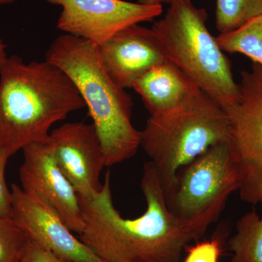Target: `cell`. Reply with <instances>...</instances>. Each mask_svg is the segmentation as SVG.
<instances>
[{"label":"cell","instance_id":"6da1fadb","mask_svg":"<svg viewBox=\"0 0 262 262\" xmlns=\"http://www.w3.org/2000/svg\"><path fill=\"white\" fill-rule=\"evenodd\" d=\"M141 189L146 211L125 219L114 206L110 172L102 188L90 199L80 196L84 227L80 239L103 262H179L184 250L200 239L169 210L159 173L144 163Z\"/></svg>","mask_w":262,"mask_h":262},{"label":"cell","instance_id":"7a4b0ae2","mask_svg":"<svg viewBox=\"0 0 262 262\" xmlns=\"http://www.w3.org/2000/svg\"><path fill=\"white\" fill-rule=\"evenodd\" d=\"M84 107L75 84L56 66L8 57L0 70V149L12 156L48 140L55 123Z\"/></svg>","mask_w":262,"mask_h":262},{"label":"cell","instance_id":"3957f363","mask_svg":"<svg viewBox=\"0 0 262 262\" xmlns=\"http://www.w3.org/2000/svg\"><path fill=\"white\" fill-rule=\"evenodd\" d=\"M72 80L89 110L104 153L106 167L130 159L141 146L140 131L133 125V101L108 75L97 46L63 34L46 55Z\"/></svg>","mask_w":262,"mask_h":262},{"label":"cell","instance_id":"277c9868","mask_svg":"<svg viewBox=\"0 0 262 262\" xmlns=\"http://www.w3.org/2000/svg\"><path fill=\"white\" fill-rule=\"evenodd\" d=\"M153 32L168 61L227 110L239 98L230 62L207 28L208 15L191 0H174Z\"/></svg>","mask_w":262,"mask_h":262},{"label":"cell","instance_id":"5b68a950","mask_svg":"<svg viewBox=\"0 0 262 262\" xmlns=\"http://www.w3.org/2000/svg\"><path fill=\"white\" fill-rule=\"evenodd\" d=\"M140 134L141 146L165 191L183 166L213 144L229 140V118L225 108L200 91L177 107L150 115Z\"/></svg>","mask_w":262,"mask_h":262},{"label":"cell","instance_id":"8992f818","mask_svg":"<svg viewBox=\"0 0 262 262\" xmlns=\"http://www.w3.org/2000/svg\"><path fill=\"white\" fill-rule=\"evenodd\" d=\"M241 184L229 140L216 143L183 166L165 191L169 210L201 238Z\"/></svg>","mask_w":262,"mask_h":262},{"label":"cell","instance_id":"52a82bcc","mask_svg":"<svg viewBox=\"0 0 262 262\" xmlns=\"http://www.w3.org/2000/svg\"><path fill=\"white\" fill-rule=\"evenodd\" d=\"M239 98L226 110L231 149L238 168L241 199L262 206V67L241 73Z\"/></svg>","mask_w":262,"mask_h":262},{"label":"cell","instance_id":"ba28073f","mask_svg":"<svg viewBox=\"0 0 262 262\" xmlns=\"http://www.w3.org/2000/svg\"><path fill=\"white\" fill-rule=\"evenodd\" d=\"M46 1L61 8L57 21L59 30L97 47L122 29L149 21L163 13L162 5H146L124 0Z\"/></svg>","mask_w":262,"mask_h":262},{"label":"cell","instance_id":"9c48e42d","mask_svg":"<svg viewBox=\"0 0 262 262\" xmlns=\"http://www.w3.org/2000/svg\"><path fill=\"white\" fill-rule=\"evenodd\" d=\"M22 150L24 161L19 169L22 189L53 210L72 232L82 233L84 223L80 198L58 167L49 139Z\"/></svg>","mask_w":262,"mask_h":262},{"label":"cell","instance_id":"30bf717a","mask_svg":"<svg viewBox=\"0 0 262 262\" xmlns=\"http://www.w3.org/2000/svg\"><path fill=\"white\" fill-rule=\"evenodd\" d=\"M50 142L58 167L79 196L90 199L102 188L104 153L93 123L68 122L50 134Z\"/></svg>","mask_w":262,"mask_h":262},{"label":"cell","instance_id":"8fae6325","mask_svg":"<svg viewBox=\"0 0 262 262\" xmlns=\"http://www.w3.org/2000/svg\"><path fill=\"white\" fill-rule=\"evenodd\" d=\"M10 217L31 242L70 262H103L36 196L12 184Z\"/></svg>","mask_w":262,"mask_h":262},{"label":"cell","instance_id":"7c38bea8","mask_svg":"<svg viewBox=\"0 0 262 262\" xmlns=\"http://www.w3.org/2000/svg\"><path fill=\"white\" fill-rule=\"evenodd\" d=\"M97 48L108 75L123 89H132L139 77L168 61L152 29L139 24L122 29Z\"/></svg>","mask_w":262,"mask_h":262},{"label":"cell","instance_id":"4fadbf2b","mask_svg":"<svg viewBox=\"0 0 262 262\" xmlns=\"http://www.w3.org/2000/svg\"><path fill=\"white\" fill-rule=\"evenodd\" d=\"M150 115L168 111L180 106L201 91L171 62L156 66L134 82Z\"/></svg>","mask_w":262,"mask_h":262},{"label":"cell","instance_id":"5bb4252c","mask_svg":"<svg viewBox=\"0 0 262 262\" xmlns=\"http://www.w3.org/2000/svg\"><path fill=\"white\" fill-rule=\"evenodd\" d=\"M228 247L232 262H262V215L255 211L243 215Z\"/></svg>","mask_w":262,"mask_h":262},{"label":"cell","instance_id":"9a60e30c","mask_svg":"<svg viewBox=\"0 0 262 262\" xmlns=\"http://www.w3.org/2000/svg\"><path fill=\"white\" fill-rule=\"evenodd\" d=\"M215 38L224 52L241 53L262 67V15Z\"/></svg>","mask_w":262,"mask_h":262},{"label":"cell","instance_id":"2e32d148","mask_svg":"<svg viewBox=\"0 0 262 262\" xmlns=\"http://www.w3.org/2000/svg\"><path fill=\"white\" fill-rule=\"evenodd\" d=\"M262 15V0H216L215 27L220 34L232 32Z\"/></svg>","mask_w":262,"mask_h":262},{"label":"cell","instance_id":"e0dca14e","mask_svg":"<svg viewBox=\"0 0 262 262\" xmlns=\"http://www.w3.org/2000/svg\"><path fill=\"white\" fill-rule=\"evenodd\" d=\"M29 242L10 217H0V262H21Z\"/></svg>","mask_w":262,"mask_h":262},{"label":"cell","instance_id":"ac0fdd59","mask_svg":"<svg viewBox=\"0 0 262 262\" xmlns=\"http://www.w3.org/2000/svg\"><path fill=\"white\" fill-rule=\"evenodd\" d=\"M221 252L222 245L215 237L189 248L184 262H219Z\"/></svg>","mask_w":262,"mask_h":262},{"label":"cell","instance_id":"d6986e66","mask_svg":"<svg viewBox=\"0 0 262 262\" xmlns=\"http://www.w3.org/2000/svg\"><path fill=\"white\" fill-rule=\"evenodd\" d=\"M10 155L0 149V217H10L12 206L11 191L5 180V168Z\"/></svg>","mask_w":262,"mask_h":262},{"label":"cell","instance_id":"ffe728a7","mask_svg":"<svg viewBox=\"0 0 262 262\" xmlns=\"http://www.w3.org/2000/svg\"><path fill=\"white\" fill-rule=\"evenodd\" d=\"M21 262H70L38 245L29 242Z\"/></svg>","mask_w":262,"mask_h":262},{"label":"cell","instance_id":"44dd1931","mask_svg":"<svg viewBox=\"0 0 262 262\" xmlns=\"http://www.w3.org/2000/svg\"><path fill=\"white\" fill-rule=\"evenodd\" d=\"M174 0H138L140 4L146 5H162L163 4L170 5Z\"/></svg>","mask_w":262,"mask_h":262},{"label":"cell","instance_id":"7402d4cb","mask_svg":"<svg viewBox=\"0 0 262 262\" xmlns=\"http://www.w3.org/2000/svg\"><path fill=\"white\" fill-rule=\"evenodd\" d=\"M6 49V45L3 42V39H0V70H1L2 67L4 64L8 57L7 55Z\"/></svg>","mask_w":262,"mask_h":262},{"label":"cell","instance_id":"603a6c76","mask_svg":"<svg viewBox=\"0 0 262 262\" xmlns=\"http://www.w3.org/2000/svg\"><path fill=\"white\" fill-rule=\"evenodd\" d=\"M17 1H18V0H0V8L5 6V5L13 4Z\"/></svg>","mask_w":262,"mask_h":262}]
</instances>
